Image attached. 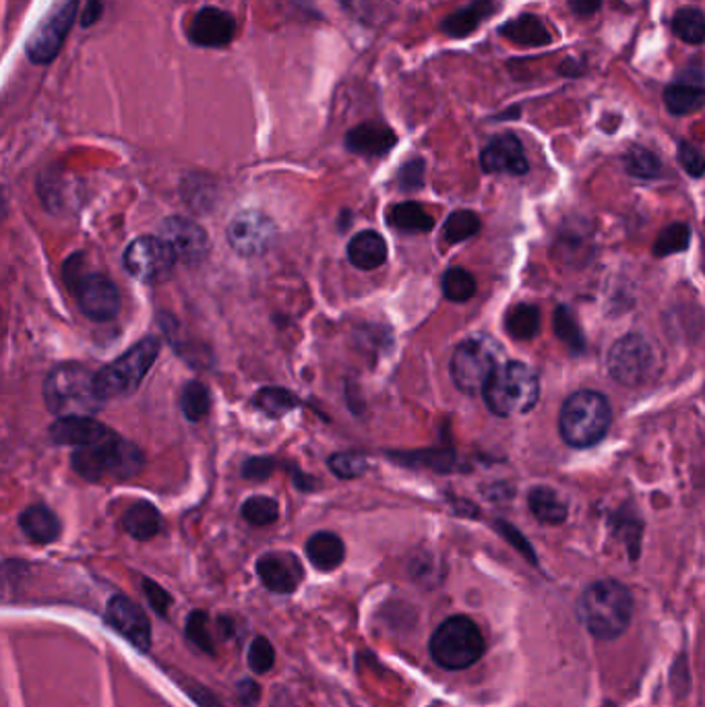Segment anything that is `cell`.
<instances>
[{
    "instance_id": "52a82bcc",
    "label": "cell",
    "mask_w": 705,
    "mask_h": 707,
    "mask_svg": "<svg viewBox=\"0 0 705 707\" xmlns=\"http://www.w3.org/2000/svg\"><path fill=\"white\" fill-rule=\"evenodd\" d=\"M158 337H145L137 346L130 347L120 359L104 366L100 373H96V390L101 402L125 397L141 385L151 366L158 361Z\"/></svg>"
},
{
    "instance_id": "ee69618b",
    "label": "cell",
    "mask_w": 705,
    "mask_h": 707,
    "mask_svg": "<svg viewBox=\"0 0 705 707\" xmlns=\"http://www.w3.org/2000/svg\"><path fill=\"white\" fill-rule=\"evenodd\" d=\"M678 164L693 178H702L704 176V154L693 144H687V141L678 144Z\"/></svg>"
},
{
    "instance_id": "4fadbf2b",
    "label": "cell",
    "mask_w": 705,
    "mask_h": 707,
    "mask_svg": "<svg viewBox=\"0 0 705 707\" xmlns=\"http://www.w3.org/2000/svg\"><path fill=\"white\" fill-rule=\"evenodd\" d=\"M159 238L173 251L176 263L197 265L209 251V238L202 226L187 217L173 216L159 226Z\"/></svg>"
},
{
    "instance_id": "b9f144b4",
    "label": "cell",
    "mask_w": 705,
    "mask_h": 707,
    "mask_svg": "<svg viewBox=\"0 0 705 707\" xmlns=\"http://www.w3.org/2000/svg\"><path fill=\"white\" fill-rule=\"evenodd\" d=\"M395 460H400L402 463H412V465H420V463H424V465H431L434 470H439V472H447L451 465H453V453L451 451H445V449H434V451H417V453H405L403 458H398L395 455Z\"/></svg>"
},
{
    "instance_id": "9a60e30c",
    "label": "cell",
    "mask_w": 705,
    "mask_h": 707,
    "mask_svg": "<svg viewBox=\"0 0 705 707\" xmlns=\"http://www.w3.org/2000/svg\"><path fill=\"white\" fill-rule=\"evenodd\" d=\"M106 621L112 629L135 646L137 650H149L151 646V625L145 610L137 607L127 596H115L106 608Z\"/></svg>"
},
{
    "instance_id": "f1b7e54d",
    "label": "cell",
    "mask_w": 705,
    "mask_h": 707,
    "mask_svg": "<svg viewBox=\"0 0 705 707\" xmlns=\"http://www.w3.org/2000/svg\"><path fill=\"white\" fill-rule=\"evenodd\" d=\"M528 503L532 509L533 518L542 523L559 526L567 520V505L562 503L561 497L552 489L536 487L528 497Z\"/></svg>"
},
{
    "instance_id": "cb8c5ba5",
    "label": "cell",
    "mask_w": 705,
    "mask_h": 707,
    "mask_svg": "<svg viewBox=\"0 0 705 707\" xmlns=\"http://www.w3.org/2000/svg\"><path fill=\"white\" fill-rule=\"evenodd\" d=\"M499 33L509 42L526 46V48H542L552 42L547 23L538 14L532 13L518 14L516 19L507 21Z\"/></svg>"
},
{
    "instance_id": "7dc6e473",
    "label": "cell",
    "mask_w": 705,
    "mask_h": 707,
    "mask_svg": "<svg viewBox=\"0 0 705 707\" xmlns=\"http://www.w3.org/2000/svg\"><path fill=\"white\" fill-rule=\"evenodd\" d=\"M424 183V161L412 159L400 170V187L403 190H417Z\"/></svg>"
},
{
    "instance_id": "4dcf8cb0",
    "label": "cell",
    "mask_w": 705,
    "mask_h": 707,
    "mask_svg": "<svg viewBox=\"0 0 705 707\" xmlns=\"http://www.w3.org/2000/svg\"><path fill=\"white\" fill-rule=\"evenodd\" d=\"M673 31L677 36L678 40H683L685 43H692V46H699L705 40V19L704 13L699 9H680L677 14L673 17Z\"/></svg>"
},
{
    "instance_id": "d590c367",
    "label": "cell",
    "mask_w": 705,
    "mask_h": 707,
    "mask_svg": "<svg viewBox=\"0 0 705 707\" xmlns=\"http://www.w3.org/2000/svg\"><path fill=\"white\" fill-rule=\"evenodd\" d=\"M625 170L635 176V178H656L660 170H663V164L656 154H652L646 147H639L635 145L627 154H625Z\"/></svg>"
},
{
    "instance_id": "603a6c76",
    "label": "cell",
    "mask_w": 705,
    "mask_h": 707,
    "mask_svg": "<svg viewBox=\"0 0 705 707\" xmlns=\"http://www.w3.org/2000/svg\"><path fill=\"white\" fill-rule=\"evenodd\" d=\"M347 259L362 272H373L388 261V245L381 234L359 232L347 245Z\"/></svg>"
},
{
    "instance_id": "d6986e66",
    "label": "cell",
    "mask_w": 705,
    "mask_h": 707,
    "mask_svg": "<svg viewBox=\"0 0 705 707\" xmlns=\"http://www.w3.org/2000/svg\"><path fill=\"white\" fill-rule=\"evenodd\" d=\"M704 71L702 67H689L664 89V104L668 112L687 116L702 110L705 100Z\"/></svg>"
},
{
    "instance_id": "d6a6232c",
    "label": "cell",
    "mask_w": 705,
    "mask_h": 707,
    "mask_svg": "<svg viewBox=\"0 0 705 707\" xmlns=\"http://www.w3.org/2000/svg\"><path fill=\"white\" fill-rule=\"evenodd\" d=\"M255 405L263 414H267L272 419H280L298 405V397L294 393H290L288 390H282V387H265L257 393Z\"/></svg>"
},
{
    "instance_id": "30bf717a",
    "label": "cell",
    "mask_w": 705,
    "mask_h": 707,
    "mask_svg": "<svg viewBox=\"0 0 705 707\" xmlns=\"http://www.w3.org/2000/svg\"><path fill=\"white\" fill-rule=\"evenodd\" d=\"M499 347L489 337H468L456 347L451 359V376L458 390L474 395L497 369Z\"/></svg>"
},
{
    "instance_id": "8d00e7d4",
    "label": "cell",
    "mask_w": 705,
    "mask_h": 707,
    "mask_svg": "<svg viewBox=\"0 0 705 707\" xmlns=\"http://www.w3.org/2000/svg\"><path fill=\"white\" fill-rule=\"evenodd\" d=\"M555 333L557 337L561 340L565 346L569 347L571 352L581 354L586 350V340H584V333L579 330L576 318L571 315V311L567 306H559L555 311Z\"/></svg>"
},
{
    "instance_id": "816d5d0a",
    "label": "cell",
    "mask_w": 705,
    "mask_h": 707,
    "mask_svg": "<svg viewBox=\"0 0 705 707\" xmlns=\"http://www.w3.org/2000/svg\"><path fill=\"white\" fill-rule=\"evenodd\" d=\"M567 2H569L571 13L577 14V17H591L603 4V0H567Z\"/></svg>"
},
{
    "instance_id": "44dd1931",
    "label": "cell",
    "mask_w": 705,
    "mask_h": 707,
    "mask_svg": "<svg viewBox=\"0 0 705 707\" xmlns=\"http://www.w3.org/2000/svg\"><path fill=\"white\" fill-rule=\"evenodd\" d=\"M398 144L395 132L381 122H362L346 135V147L352 154L379 158L385 156Z\"/></svg>"
},
{
    "instance_id": "bcb514c9",
    "label": "cell",
    "mask_w": 705,
    "mask_h": 707,
    "mask_svg": "<svg viewBox=\"0 0 705 707\" xmlns=\"http://www.w3.org/2000/svg\"><path fill=\"white\" fill-rule=\"evenodd\" d=\"M497 530L501 532L505 540L511 544V547H516V549L530 561V563L536 564V554H533V549L530 547V542L523 538V536L519 534L518 530L511 526V523H505V521H497Z\"/></svg>"
},
{
    "instance_id": "7402d4cb",
    "label": "cell",
    "mask_w": 705,
    "mask_h": 707,
    "mask_svg": "<svg viewBox=\"0 0 705 707\" xmlns=\"http://www.w3.org/2000/svg\"><path fill=\"white\" fill-rule=\"evenodd\" d=\"M497 11L495 0H470L466 7L449 14L441 23V31L449 38H468Z\"/></svg>"
},
{
    "instance_id": "f907efd6",
    "label": "cell",
    "mask_w": 705,
    "mask_h": 707,
    "mask_svg": "<svg viewBox=\"0 0 705 707\" xmlns=\"http://www.w3.org/2000/svg\"><path fill=\"white\" fill-rule=\"evenodd\" d=\"M187 691L190 695V699L202 707H222V704L217 701L216 695L212 694L209 689H205V687L188 685Z\"/></svg>"
},
{
    "instance_id": "ffe728a7",
    "label": "cell",
    "mask_w": 705,
    "mask_h": 707,
    "mask_svg": "<svg viewBox=\"0 0 705 707\" xmlns=\"http://www.w3.org/2000/svg\"><path fill=\"white\" fill-rule=\"evenodd\" d=\"M112 431L91 416H62L50 426V436L57 445L87 448L112 436Z\"/></svg>"
},
{
    "instance_id": "db71d44e",
    "label": "cell",
    "mask_w": 705,
    "mask_h": 707,
    "mask_svg": "<svg viewBox=\"0 0 705 707\" xmlns=\"http://www.w3.org/2000/svg\"><path fill=\"white\" fill-rule=\"evenodd\" d=\"M4 216V199H2V195H0V217Z\"/></svg>"
},
{
    "instance_id": "11a10c76",
    "label": "cell",
    "mask_w": 705,
    "mask_h": 707,
    "mask_svg": "<svg viewBox=\"0 0 705 707\" xmlns=\"http://www.w3.org/2000/svg\"><path fill=\"white\" fill-rule=\"evenodd\" d=\"M0 333H2V315H0Z\"/></svg>"
},
{
    "instance_id": "8992f818",
    "label": "cell",
    "mask_w": 705,
    "mask_h": 707,
    "mask_svg": "<svg viewBox=\"0 0 705 707\" xmlns=\"http://www.w3.org/2000/svg\"><path fill=\"white\" fill-rule=\"evenodd\" d=\"M432 660L447 670H463L474 666L487 650L480 627L470 617L456 615L437 627L432 634Z\"/></svg>"
},
{
    "instance_id": "e0dca14e",
    "label": "cell",
    "mask_w": 705,
    "mask_h": 707,
    "mask_svg": "<svg viewBox=\"0 0 705 707\" xmlns=\"http://www.w3.org/2000/svg\"><path fill=\"white\" fill-rule=\"evenodd\" d=\"M257 576L263 586L274 593H294L303 583V563L292 552H267L257 561Z\"/></svg>"
},
{
    "instance_id": "7bdbcfd3",
    "label": "cell",
    "mask_w": 705,
    "mask_h": 707,
    "mask_svg": "<svg viewBox=\"0 0 705 707\" xmlns=\"http://www.w3.org/2000/svg\"><path fill=\"white\" fill-rule=\"evenodd\" d=\"M330 468L337 478H359L366 472V460L359 453H335L330 458Z\"/></svg>"
},
{
    "instance_id": "f5cc1de1",
    "label": "cell",
    "mask_w": 705,
    "mask_h": 707,
    "mask_svg": "<svg viewBox=\"0 0 705 707\" xmlns=\"http://www.w3.org/2000/svg\"><path fill=\"white\" fill-rule=\"evenodd\" d=\"M101 14V2L100 0H87L86 14H84V19H81V23L84 26H94L98 19H100Z\"/></svg>"
},
{
    "instance_id": "74e56055",
    "label": "cell",
    "mask_w": 705,
    "mask_h": 707,
    "mask_svg": "<svg viewBox=\"0 0 705 707\" xmlns=\"http://www.w3.org/2000/svg\"><path fill=\"white\" fill-rule=\"evenodd\" d=\"M478 232H480V217L476 216L474 212H466V209L447 217L445 228H443L447 243L451 245L463 243L476 236Z\"/></svg>"
},
{
    "instance_id": "7c38bea8",
    "label": "cell",
    "mask_w": 705,
    "mask_h": 707,
    "mask_svg": "<svg viewBox=\"0 0 705 707\" xmlns=\"http://www.w3.org/2000/svg\"><path fill=\"white\" fill-rule=\"evenodd\" d=\"M77 303L91 321H112L120 311L115 282L101 274L67 275Z\"/></svg>"
},
{
    "instance_id": "277c9868",
    "label": "cell",
    "mask_w": 705,
    "mask_h": 707,
    "mask_svg": "<svg viewBox=\"0 0 705 707\" xmlns=\"http://www.w3.org/2000/svg\"><path fill=\"white\" fill-rule=\"evenodd\" d=\"M482 395L492 414L511 419L532 410L540 395V383L528 364L505 362L487 379Z\"/></svg>"
},
{
    "instance_id": "83f0119b",
    "label": "cell",
    "mask_w": 705,
    "mask_h": 707,
    "mask_svg": "<svg viewBox=\"0 0 705 707\" xmlns=\"http://www.w3.org/2000/svg\"><path fill=\"white\" fill-rule=\"evenodd\" d=\"M389 224L398 230L408 232V234H422V232H431L434 226V219L431 214L420 205V203L405 202L398 203L389 209Z\"/></svg>"
},
{
    "instance_id": "8fae6325",
    "label": "cell",
    "mask_w": 705,
    "mask_h": 707,
    "mask_svg": "<svg viewBox=\"0 0 705 707\" xmlns=\"http://www.w3.org/2000/svg\"><path fill=\"white\" fill-rule=\"evenodd\" d=\"M173 251L159 236H141L125 251V267L144 284H158L173 274Z\"/></svg>"
},
{
    "instance_id": "3957f363",
    "label": "cell",
    "mask_w": 705,
    "mask_h": 707,
    "mask_svg": "<svg viewBox=\"0 0 705 707\" xmlns=\"http://www.w3.org/2000/svg\"><path fill=\"white\" fill-rule=\"evenodd\" d=\"M71 463L72 470L89 482H120L141 472L144 453L137 445L112 434L100 443L77 448Z\"/></svg>"
},
{
    "instance_id": "ab89813d",
    "label": "cell",
    "mask_w": 705,
    "mask_h": 707,
    "mask_svg": "<svg viewBox=\"0 0 705 707\" xmlns=\"http://www.w3.org/2000/svg\"><path fill=\"white\" fill-rule=\"evenodd\" d=\"M187 637L190 644H195L205 654H216V644L209 631V617L203 610H193L187 619Z\"/></svg>"
},
{
    "instance_id": "1f68e13d",
    "label": "cell",
    "mask_w": 705,
    "mask_h": 707,
    "mask_svg": "<svg viewBox=\"0 0 705 707\" xmlns=\"http://www.w3.org/2000/svg\"><path fill=\"white\" fill-rule=\"evenodd\" d=\"M183 414L190 422H202L212 410V393L202 381H188L183 390Z\"/></svg>"
},
{
    "instance_id": "f546056e",
    "label": "cell",
    "mask_w": 705,
    "mask_h": 707,
    "mask_svg": "<svg viewBox=\"0 0 705 707\" xmlns=\"http://www.w3.org/2000/svg\"><path fill=\"white\" fill-rule=\"evenodd\" d=\"M505 330L513 340H532L540 330V311L532 304H518L505 318Z\"/></svg>"
},
{
    "instance_id": "2e32d148",
    "label": "cell",
    "mask_w": 705,
    "mask_h": 707,
    "mask_svg": "<svg viewBox=\"0 0 705 707\" xmlns=\"http://www.w3.org/2000/svg\"><path fill=\"white\" fill-rule=\"evenodd\" d=\"M187 36L202 48H226L236 36V21L224 9L203 7L188 21Z\"/></svg>"
},
{
    "instance_id": "5b68a950",
    "label": "cell",
    "mask_w": 705,
    "mask_h": 707,
    "mask_svg": "<svg viewBox=\"0 0 705 707\" xmlns=\"http://www.w3.org/2000/svg\"><path fill=\"white\" fill-rule=\"evenodd\" d=\"M610 404L598 391L581 390L567 397L559 416V431L567 445L591 448L605 439L610 429Z\"/></svg>"
},
{
    "instance_id": "ba28073f",
    "label": "cell",
    "mask_w": 705,
    "mask_h": 707,
    "mask_svg": "<svg viewBox=\"0 0 705 707\" xmlns=\"http://www.w3.org/2000/svg\"><path fill=\"white\" fill-rule=\"evenodd\" d=\"M606 366L620 385L639 387L656 375V350L644 335L631 333L613 344Z\"/></svg>"
},
{
    "instance_id": "5bb4252c",
    "label": "cell",
    "mask_w": 705,
    "mask_h": 707,
    "mask_svg": "<svg viewBox=\"0 0 705 707\" xmlns=\"http://www.w3.org/2000/svg\"><path fill=\"white\" fill-rule=\"evenodd\" d=\"M274 238V222L255 209L236 214L228 224V243L243 257H260L272 246Z\"/></svg>"
},
{
    "instance_id": "d4e9b609",
    "label": "cell",
    "mask_w": 705,
    "mask_h": 707,
    "mask_svg": "<svg viewBox=\"0 0 705 707\" xmlns=\"http://www.w3.org/2000/svg\"><path fill=\"white\" fill-rule=\"evenodd\" d=\"M306 557L319 571H333L346 559V547L333 532H317L306 542Z\"/></svg>"
},
{
    "instance_id": "7a4b0ae2",
    "label": "cell",
    "mask_w": 705,
    "mask_h": 707,
    "mask_svg": "<svg viewBox=\"0 0 705 707\" xmlns=\"http://www.w3.org/2000/svg\"><path fill=\"white\" fill-rule=\"evenodd\" d=\"M43 400L58 419L91 416L104 404L96 390V375L77 362H65L50 371L43 383Z\"/></svg>"
},
{
    "instance_id": "f35d334b",
    "label": "cell",
    "mask_w": 705,
    "mask_h": 707,
    "mask_svg": "<svg viewBox=\"0 0 705 707\" xmlns=\"http://www.w3.org/2000/svg\"><path fill=\"white\" fill-rule=\"evenodd\" d=\"M243 518L251 526H260V528L272 526L280 518V507L277 501L270 497H251L243 505Z\"/></svg>"
},
{
    "instance_id": "4316f807",
    "label": "cell",
    "mask_w": 705,
    "mask_h": 707,
    "mask_svg": "<svg viewBox=\"0 0 705 707\" xmlns=\"http://www.w3.org/2000/svg\"><path fill=\"white\" fill-rule=\"evenodd\" d=\"M123 528L127 530V534L133 536L135 540H151L154 536H158L161 528V518L159 511L151 503L139 501L135 505H130L125 515H123Z\"/></svg>"
},
{
    "instance_id": "9c48e42d",
    "label": "cell",
    "mask_w": 705,
    "mask_h": 707,
    "mask_svg": "<svg viewBox=\"0 0 705 707\" xmlns=\"http://www.w3.org/2000/svg\"><path fill=\"white\" fill-rule=\"evenodd\" d=\"M77 13H79V0H58L57 4L48 11L26 43V55L33 65L46 67L57 60L62 46L69 38Z\"/></svg>"
},
{
    "instance_id": "60d3db41",
    "label": "cell",
    "mask_w": 705,
    "mask_h": 707,
    "mask_svg": "<svg viewBox=\"0 0 705 707\" xmlns=\"http://www.w3.org/2000/svg\"><path fill=\"white\" fill-rule=\"evenodd\" d=\"M275 665V650L267 637H255L248 648V666L255 675L270 672Z\"/></svg>"
},
{
    "instance_id": "484cf974",
    "label": "cell",
    "mask_w": 705,
    "mask_h": 707,
    "mask_svg": "<svg viewBox=\"0 0 705 707\" xmlns=\"http://www.w3.org/2000/svg\"><path fill=\"white\" fill-rule=\"evenodd\" d=\"M19 526L29 540L38 544H50L60 536V521L43 505H31L19 515Z\"/></svg>"
},
{
    "instance_id": "e575fe53",
    "label": "cell",
    "mask_w": 705,
    "mask_h": 707,
    "mask_svg": "<svg viewBox=\"0 0 705 707\" xmlns=\"http://www.w3.org/2000/svg\"><path fill=\"white\" fill-rule=\"evenodd\" d=\"M692 243V228L683 222L670 224L668 228H664L656 243H654V255L656 257H668L675 253H683Z\"/></svg>"
},
{
    "instance_id": "6da1fadb",
    "label": "cell",
    "mask_w": 705,
    "mask_h": 707,
    "mask_svg": "<svg viewBox=\"0 0 705 707\" xmlns=\"http://www.w3.org/2000/svg\"><path fill=\"white\" fill-rule=\"evenodd\" d=\"M634 593L617 579H600L590 583L579 602L577 617L586 631L600 641L619 639L634 619Z\"/></svg>"
},
{
    "instance_id": "836d02e7",
    "label": "cell",
    "mask_w": 705,
    "mask_h": 707,
    "mask_svg": "<svg viewBox=\"0 0 705 707\" xmlns=\"http://www.w3.org/2000/svg\"><path fill=\"white\" fill-rule=\"evenodd\" d=\"M443 294L451 303H468L476 294L474 275L463 267H451L443 275Z\"/></svg>"
},
{
    "instance_id": "c3c4849f",
    "label": "cell",
    "mask_w": 705,
    "mask_h": 707,
    "mask_svg": "<svg viewBox=\"0 0 705 707\" xmlns=\"http://www.w3.org/2000/svg\"><path fill=\"white\" fill-rule=\"evenodd\" d=\"M274 460L270 458H253L245 463V477L251 480H265L274 472Z\"/></svg>"
},
{
    "instance_id": "ac0fdd59",
    "label": "cell",
    "mask_w": 705,
    "mask_h": 707,
    "mask_svg": "<svg viewBox=\"0 0 705 707\" xmlns=\"http://www.w3.org/2000/svg\"><path fill=\"white\" fill-rule=\"evenodd\" d=\"M480 164H482V170L489 174L523 176L530 170L523 147L519 144L518 137L511 132L497 135L495 139H490V144L484 147L480 156Z\"/></svg>"
},
{
    "instance_id": "681fc988",
    "label": "cell",
    "mask_w": 705,
    "mask_h": 707,
    "mask_svg": "<svg viewBox=\"0 0 705 707\" xmlns=\"http://www.w3.org/2000/svg\"><path fill=\"white\" fill-rule=\"evenodd\" d=\"M260 685L255 680L246 679L243 683H238V699L243 701V706L255 707V704L260 701Z\"/></svg>"
},
{
    "instance_id": "f6af8a7d",
    "label": "cell",
    "mask_w": 705,
    "mask_h": 707,
    "mask_svg": "<svg viewBox=\"0 0 705 707\" xmlns=\"http://www.w3.org/2000/svg\"><path fill=\"white\" fill-rule=\"evenodd\" d=\"M144 593L145 598H147V602H149V607L154 608L159 617H166V615H168V610L173 607V598H170V593L166 592L161 586H158L156 581L145 579Z\"/></svg>"
}]
</instances>
